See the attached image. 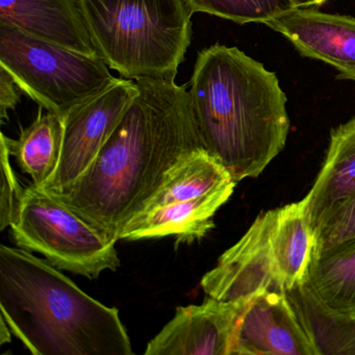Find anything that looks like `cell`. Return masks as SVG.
<instances>
[{
	"label": "cell",
	"mask_w": 355,
	"mask_h": 355,
	"mask_svg": "<svg viewBox=\"0 0 355 355\" xmlns=\"http://www.w3.org/2000/svg\"><path fill=\"white\" fill-rule=\"evenodd\" d=\"M139 93L88 169L55 198L115 240L167 172L202 148L186 87L137 80Z\"/></svg>",
	"instance_id": "obj_1"
},
{
	"label": "cell",
	"mask_w": 355,
	"mask_h": 355,
	"mask_svg": "<svg viewBox=\"0 0 355 355\" xmlns=\"http://www.w3.org/2000/svg\"><path fill=\"white\" fill-rule=\"evenodd\" d=\"M189 97L202 148L236 182L261 175L286 146L290 118L279 80L236 47L199 51Z\"/></svg>",
	"instance_id": "obj_2"
},
{
	"label": "cell",
	"mask_w": 355,
	"mask_h": 355,
	"mask_svg": "<svg viewBox=\"0 0 355 355\" xmlns=\"http://www.w3.org/2000/svg\"><path fill=\"white\" fill-rule=\"evenodd\" d=\"M0 309L34 355H132L116 307L24 248L0 247Z\"/></svg>",
	"instance_id": "obj_3"
},
{
	"label": "cell",
	"mask_w": 355,
	"mask_h": 355,
	"mask_svg": "<svg viewBox=\"0 0 355 355\" xmlns=\"http://www.w3.org/2000/svg\"><path fill=\"white\" fill-rule=\"evenodd\" d=\"M97 55L137 82L175 80L192 40L184 0H76Z\"/></svg>",
	"instance_id": "obj_4"
},
{
	"label": "cell",
	"mask_w": 355,
	"mask_h": 355,
	"mask_svg": "<svg viewBox=\"0 0 355 355\" xmlns=\"http://www.w3.org/2000/svg\"><path fill=\"white\" fill-rule=\"evenodd\" d=\"M0 66L20 91L64 119L117 82L99 57H89L0 24Z\"/></svg>",
	"instance_id": "obj_5"
},
{
	"label": "cell",
	"mask_w": 355,
	"mask_h": 355,
	"mask_svg": "<svg viewBox=\"0 0 355 355\" xmlns=\"http://www.w3.org/2000/svg\"><path fill=\"white\" fill-rule=\"evenodd\" d=\"M10 227L18 246L41 253L58 269L94 279L120 266L117 240L34 184Z\"/></svg>",
	"instance_id": "obj_6"
},
{
	"label": "cell",
	"mask_w": 355,
	"mask_h": 355,
	"mask_svg": "<svg viewBox=\"0 0 355 355\" xmlns=\"http://www.w3.org/2000/svg\"><path fill=\"white\" fill-rule=\"evenodd\" d=\"M138 93L135 80L118 78L109 88L71 110L63 119L59 166L41 189L55 196L69 188L94 161Z\"/></svg>",
	"instance_id": "obj_7"
},
{
	"label": "cell",
	"mask_w": 355,
	"mask_h": 355,
	"mask_svg": "<svg viewBox=\"0 0 355 355\" xmlns=\"http://www.w3.org/2000/svg\"><path fill=\"white\" fill-rule=\"evenodd\" d=\"M274 217L275 209L259 214L246 234L203 276L201 286L207 296L248 302L268 291L284 292L278 282L272 250Z\"/></svg>",
	"instance_id": "obj_8"
},
{
	"label": "cell",
	"mask_w": 355,
	"mask_h": 355,
	"mask_svg": "<svg viewBox=\"0 0 355 355\" xmlns=\"http://www.w3.org/2000/svg\"><path fill=\"white\" fill-rule=\"evenodd\" d=\"M318 355L286 293L268 291L239 315L230 355Z\"/></svg>",
	"instance_id": "obj_9"
},
{
	"label": "cell",
	"mask_w": 355,
	"mask_h": 355,
	"mask_svg": "<svg viewBox=\"0 0 355 355\" xmlns=\"http://www.w3.org/2000/svg\"><path fill=\"white\" fill-rule=\"evenodd\" d=\"M247 303L209 296L202 304L178 307L145 354L230 355L234 327Z\"/></svg>",
	"instance_id": "obj_10"
},
{
	"label": "cell",
	"mask_w": 355,
	"mask_h": 355,
	"mask_svg": "<svg viewBox=\"0 0 355 355\" xmlns=\"http://www.w3.org/2000/svg\"><path fill=\"white\" fill-rule=\"evenodd\" d=\"M266 26L284 36L302 57L324 62L338 78L355 82V18L315 8H296Z\"/></svg>",
	"instance_id": "obj_11"
},
{
	"label": "cell",
	"mask_w": 355,
	"mask_h": 355,
	"mask_svg": "<svg viewBox=\"0 0 355 355\" xmlns=\"http://www.w3.org/2000/svg\"><path fill=\"white\" fill-rule=\"evenodd\" d=\"M0 24L74 53L98 57L76 0H0Z\"/></svg>",
	"instance_id": "obj_12"
},
{
	"label": "cell",
	"mask_w": 355,
	"mask_h": 355,
	"mask_svg": "<svg viewBox=\"0 0 355 355\" xmlns=\"http://www.w3.org/2000/svg\"><path fill=\"white\" fill-rule=\"evenodd\" d=\"M236 184H228L198 198L141 211L124 226L119 240L138 241L166 236H176L178 244L201 240L215 227L214 216L230 200Z\"/></svg>",
	"instance_id": "obj_13"
},
{
	"label": "cell",
	"mask_w": 355,
	"mask_h": 355,
	"mask_svg": "<svg viewBox=\"0 0 355 355\" xmlns=\"http://www.w3.org/2000/svg\"><path fill=\"white\" fill-rule=\"evenodd\" d=\"M355 195V117L332 130L323 166L304 197L311 230Z\"/></svg>",
	"instance_id": "obj_14"
},
{
	"label": "cell",
	"mask_w": 355,
	"mask_h": 355,
	"mask_svg": "<svg viewBox=\"0 0 355 355\" xmlns=\"http://www.w3.org/2000/svg\"><path fill=\"white\" fill-rule=\"evenodd\" d=\"M300 284L324 313L355 319V238L311 255Z\"/></svg>",
	"instance_id": "obj_15"
},
{
	"label": "cell",
	"mask_w": 355,
	"mask_h": 355,
	"mask_svg": "<svg viewBox=\"0 0 355 355\" xmlns=\"http://www.w3.org/2000/svg\"><path fill=\"white\" fill-rule=\"evenodd\" d=\"M271 244L278 282L288 292L302 284L313 253V232L304 198L275 209Z\"/></svg>",
	"instance_id": "obj_16"
},
{
	"label": "cell",
	"mask_w": 355,
	"mask_h": 355,
	"mask_svg": "<svg viewBox=\"0 0 355 355\" xmlns=\"http://www.w3.org/2000/svg\"><path fill=\"white\" fill-rule=\"evenodd\" d=\"M39 107L38 116L28 128L21 130L17 140L1 134V142L24 173L32 178L33 184L43 188L55 174L63 146V119L55 114L43 113Z\"/></svg>",
	"instance_id": "obj_17"
},
{
	"label": "cell",
	"mask_w": 355,
	"mask_h": 355,
	"mask_svg": "<svg viewBox=\"0 0 355 355\" xmlns=\"http://www.w3.org/2000/svg\"><path fill=\"white\" fill-rule=\"evenodd\" d=\"M232 184H236V180L213 155L203 148L196 149L167 172L159 190L141 211L198 198Z\"/></svg>",
	"instance_id": "obj_18"
},
{
	"label": "cell",
	"mask_w": 355,
	"mask_h": 355,
	"mask_svg": "<svg viewBox=\"0 0 355 355\" xmlns=\"http://www.w3.org/2000/svg\"><path fill=\"white\" fill-rule=\"evenodd\" d=\"M313 345L321 354H355V319L324 313L302 284L286 292Z\"/></svg>",
	"instance_id": "obj_19"
},
{
	"label": "cell",
	"mask_w": 355,
	"mask_h": 355,
	"mask_svg": "<svg viewBox=\"0 0 355 355\" xmlns=\"http://www.w3.org/2000/svg\"><path fill=\"white\" fill-rule=\"evenodd\" d=\"M193 14L205 13L239 24L261 22L296 9L294 0H184Z\"/></svg>",
	"instance_id": "obj_20"
},
{
	"label": "cell",
	"mask_w": 355,
	"mask_h": 355,
	"mask_svg": "<svg viewBox=\"0 0 355 355\" xmlns=\"http://www.w3.org/2000/svg\"><path fill=\"white\" fill-rule=\"evenodd\" d=\"M354 238L355 195L318 224L311 255L322 254Z\"/></svg>",
	"instance_id": "obj_21"
},
{
	"label": "cell",
	"mask_w": 355,
	"mask_h": 355,
	"mask_svg": "<svg viewBox=\"0 0 355 355\" xmlns=\"http://www.w3.org/2000/svg\"><path fill=\"white\" fill-rule=\"evenodd\" d=\"M7 146L1 142V203H0V230L11 226L19 211L26 188H22L10 164Z\"/></svg>",
	"instance_id": "obj_22"
},
{
	"label": "cell",
	"mask_w": 355,
	"mask_h": 355,
	"mask_svg": "<svg viewBox=\"0 0 355 355\" xmlns=\"http://www.w3.org/2000/svg\"><path fill=\"white\" fill-rule=\"evenodd\" d=\"M17 85L5 68L0 66V119L8 118V112L15 110L20 101Z\"/></svg>",
	"instance_id": "obj_23"
},
{
	"label": "cell",
	"mask_w": 355,
	"mask_h": 355,
	"mask_svg": "<svg viewBox=\"0 0 355 355\" xmlns=\"http://www.w3.org/2000/svg\"><path fill=\"white\" fill-rule=\"evenodd\" d=\"M297 8H315L324 5L327 0H294Z\"/></svg>",
	"instance_id": "obj_24"
},
{
	"label": "cell",
	"mask_w": 355,
	"mask_h": 355,
	"mask_svg": "<svg viewBox=\"0 0 355 355\" xmlns=\"http://www.w3.org/2000/svg\"><path fill=\"white\" fill-rule=\"evenodd\" d=\"M11 330H10L9 326L6 323L5 319L1 318V334H0V344L3 345L5 343L11 342V334H10Z\"/></svg>",
	"instance_id": "obj_25"
}]
</instances>
